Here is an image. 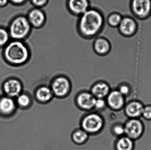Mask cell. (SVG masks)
Masks as SVG:
<instances>
[{
    "label": "cell",
    "mask_w": 151,
    "mask_h": 150,
    "mask_svg": "<svg viewBox=\"0 0 151 150\" xmlns=\"http://www.w3.org/2000/svg\"><path fill=\"white\" fill-rule=\"evenodd\" d=\"M104 16L99 10L90 8L79 17L77 29L80 36L85 39L96 38L104 26Z\"/></svg>",
    "instance_id": "1"
},
{
    "label": "cell",
    "mask_w": 151,
    "mask_h": 150,
    "mask_svg": "<svg viewBox=\"0 0 151 150\" xmlns=\"http://www.w3.org/2000/svg\"><path fill=\"white\" fill-rule=\"evenodd\" d=\"M4 56L8 62L15 65L26 63L30 57V52L27 46L19 41H12L4 50Z\"/></svg>",
    "instance_id": "2"
},
{
    "label": "cell",
    "mask_w": 151,
    "mask_h": 150,
    "mask_svg": "<svg viewBox=\"0 0 151 150\" xmlns=\"http://www.w3.org/2000/svg\"><path fill=\"white\" fill-rule=\"evenodd\" d=\"M32 28L27 17L19 16L12 22L10 26V35L15 39H23L29 35Z\"/></svg>",
    "instance_id": "3"
},
{
    "label": "cell",
    "mask_w": 151,
    "mask_h": 150,
    "mask_svg": "<svg viewBox=\"0 0 151 150\" xmlns=\"http://www.w3.org/2000/svg\"><path fill=\"white\" fill-rule=\"evenodd\" d=\"M104 122L101 115L92 113L83 118L81 122V129L88 134H96L100 132L104 127Z\"/></svg>",
    "instance_id": "4"
},
{
    "label": "cell",
    "mask_w": 151,
    "mask_h": 150,
    "mask_svg": "<svg viewBox=\"0 0 151 150\" xmlns=\"http://www.w3.org/2000/svg\"><path fill=\"white\" fill-rule=\"evenodd\" d=\"M124 127L125 135L134 141L140 139L144 133V125L139 119H129Z\"/></svg>",
    "instance_id": "5"
},
{
    "label": "cell",
    "mask_w": 151,
    "mask_h": 150,
    "mask_svg": "<svg viewBox=\"0 0 151 150\" xmlns=\"http://www.w3.org/2000/svg\"><path fill=\"white\" fill-rule=\"evenodd\" d=\"M130 9L136 17L146 19L151 15V0H131Z\"/></svg>",
    "instance_id": "6"
},
{
    "label": "cell",
    "mask_w": 151,
    "mask_h": 150,
    "mask_svg": "<svg viewBox=\"0 0 151 150\" xmlns=\"http://www.w3.org/2000/svg\"><path fill=\"white\" fill-rule=\"evenodd\" d=\"M50 88L54 96L59 98L64 97L70 91V82L67 77L60 76L54 79Z\"/></svg>",
    "instance_id": "7"
},
{
    "label": "cell",
    "mask_w": 151,
    "mask_h": 150,
    "mask_svg": "<svg viewBox=\"0 0 151 150\" xmlns=\"http://www.w3.org/2000/svg\"><path fill=\"white\" fill-rule=\"evenodd\" d=\"M118 28L121 35L126 37H130L136 33L138 25L133 18L130 16L123 17Z\"/></svg>",
    "instance_id": "8"
},
{
    "label": "cell",
    "mask_w": 151,
    "mask_h": 150,
    "mask_svg": "<svg viewBox=\"0 0 151 150\" xmlns=\"http://www.w3.org/2000/svg\"><path fill=\"white\" fill-rule=\"evenodd\" d=\"M27 18L32 27L36 29L43 27L47 21L45 12L42 9L35 7L30 11Z\"/></svg>",
    "instance_id": "9"
},
{
    "label": "cell",
    "mask_w": 151,
    "mask_h": 150,
    "mask_svg": "<svg viewBox=\"0 0 151 150\" xmlns=\"http://www.w3.org/2000/svg\"><path fill=\"white\" fill-rule=\"evenodd\" d=\"M106 98V105L114 111L123 109L126 105V97L117 90L110 92Z\"/></svg>",
    "instance_id": "10"
},
{
    "label": "cell",
    "mask_w": 151,
    "mask_h": 150,
    "mask_svg": "<svg viewBox=\"0 0 151 150\" xmlns=\"http://www.w3.org/2000/svg\"><path fill=\"white\" fill-rule=\"evenodd\" d=\"M66 6L71 14L78 17L91 8L89 0H67Z\"/></svg>",
    "instance_id": "11"
},
{
    "label": "cell",
    "mask_w": 151,
    "mask_h": 150,
    "mask_svg": "<svg viewBox=\"0 0 151 150\" xmlns=\"http://www.w3.org/2000/svg\"><path fill=\"white\" fill-rule=\"evenodd\" d=\"M144 105L137 100H133L126 104L124 112L129 119H139L142 117Z\"/></svg>",
    "instance_id": "12"
},
{
    "label": "cell",
    "mask_w": 151,
    "mask_h": 150,
    "mask_svg": "<svg viewBox=\"0 0 151 150\" xmlns=\"http://www.w3.org/2000/svg\"><path fill=\"white\" fill-rule=\"evenodd\" d=\"M96 99L91 92H83L76 97V103L81 109L89 111L95 108Z\"/></svg>",
    "instance_id": "13"
},
{
    "label": "cell",
    "mask_w": 151,
    "mask_h": 150,
    "mask_svg": "<svg viewBox=\"0 0 151 150\" xmlns=\"http://www.w3.org/2000/svg\"><path fill=\"white\" fill-rule=\"evenodd\" d=\"M93 48L96 54L100 56H104L110 53L111 49V45L106 38L97 37L93 42Z\"/></svg>",
    "instance_id": "14"
},
{
    "label": "cell",
    "mask_w": 151,
    "mask_h": 150,
    "mask_svg": "<svg viewBox=\"0 0 151 150\" xmlns=\"http://www.w3.org/2000/svg\"><path fill=\"white\" fill-rule=\"evenodd\" d=\"M3 88L7 96L13 98L17 97L21 94L23 87L19 81L17 79H12L4 82Z\"/></svg>",
    "instance_id": "15"
},
{
    "label": "cell",
    "mask_w": 151,
    "mask_h": 150,
    "mask_svg": "<svg viewBox=\"0 0 151 150\" xmlns=\"http://www.w3.org/2000/svg\"><path fill=\"white\" fill-rule=\"evenodd\" d=\"M110 87L106 83L100 82L93 85L91 93L96 99H104L110 93Z\"/></svg>",
    "instance_id": "16"
},
{
    "label": "cell",
    "mask_w": 151,
    "mask_h": 150,
    "mask_svg": "<svg viewBox=\"0 0 151 150\" xmlns=\"http://www.w3.org/2000/svg\"><path fill=\"white\" fill-rule=\"evenodd\" d=\"M16 108V103L12 98L6 96L0 99V113L2 114H11L14 112Z\"/></svg>",
    "instance_id": "17"
},
{
    "label": "cell",
    "mask_w": 151,
    "mask_h": 150,
    "mask_svg": "<svg viewBox=\"0 0 151 150\" xmlns=\"http://www.w3.org/2000/svg\"><path fill=\"white\" fill-rule=\"evenodd\" d=\"M36 99L40 103H47L53 98L54 94L51 88L46 86H42L37 89L35 93Z\"/></svg>",
    "instance_id": "18"
},
{
    "label": "cell",
    "mask_w": 151,
    "mask_h": 150,
    "mask_svg": "<svg viewBox=\"0 0 151 150\" xmlns=\"http://www.w3.org/2000/svg\"><path fill=\"white\" fill-rule=\"evenodd\" d=\"M134 141L126 135L119 137L115 143V150H134Z\"/></svg>",
    "instance_id": "19"
},
{
    "label": "cell",
    "mask_w": 151,
    "mask_h": 150,
    "mask_svg": "<svg viewBox=\"0 0 151 150\" xmlns=\"http://www.w3.org/2000/svg\"><path fill=\"white\" fill-rule=\"evenodd\" d=\"M88 138V134L82 129L75 130L72 134L73 141L79 145L85 143Z\"/></svg>",
    "instance_id": "20"
},
{
    "label": "cell",
    "mask_w": 151,
    "mask_h": 150,
    "mask_svg": "<svg viewBox=\"0 0 151 150\" xmlns=\"http://www.w3.org/2000/svg\"><path fill=\"white\" fill-rule=\"evenodd\" d=\"M122 18L123 17L119 13L117 12H112L107 16L106 22L111 27L118 28L122 20Z\"/></svg>",
    "instance_id": "21"
},
{
    "label": "cell",
    "mask_w": 151,
    "mask_h": 150,
    "mask_svg": "<svg viewBox=\"0 0 151 150\" xmlns=\"http://www.w3.org/2000/svg\"><path fill=\"white\" fill-rule=\"evenodd\" d=\"M17 102L19 106L22 107H26L30 105L31 100L28 95L20 94L17 97Z\"/></svg>",
    "instance_id": "22"
},
{
    "label": "cell",
    "mask_w": 151,
    "mask_h": 150,
    "mask_svg": "<svg viewBox=\"0 0 151 150\" xmlns=\"http://www.w3.org/2000/svg\"><path fill=\"white\" fill-rule=\"evenodd\" d=\"M112 132L114 135L119 137L125 135L124 125L117 124L114 125L112 128Z\"/></svg>",
    "instance_id": "23"
},
{
    "label": "cell",
    "mask_w": 151,
    "mask_h": 150,
    "mask_svg": "<svg viewBox=\"0 0 151 150\" xmlns=\"http://www.w3.org/2000/svg\"><path fill=\"white\" fill-rule=\"evenodd\" d=\"M117 90L125 97L129 95L131 92V87L127 84H122Z\"/></svg>",
    "instance_id": "24"
},
{
    "label": "cell",
    "mask_w": 151,
    "mask_h": 150,
    "mask_svg": "<svg viewBox=\"0 0 151 150\" xmlns=\"http://www.w3.org/2000/svg\"><path fill=\"white\" fill-rule=\"evenodd\" d=\"M9 39L8 32L3 28H0V46L5 45Z\"/></svg>",
    "instance_id": "25"
},
{
    "label": "cell",
    "mask_w": 151,
    "mask_h": 150,
    "mask_svg": "<svg viewBox=\"0 0 151 150\" xmlns=\"http://www.w3.org/2000/svg\"><path fill=\"white\" fill-rule=\"evenodd\" d=\"M142 117L146 120L151 121V105H144Z\"/></svg>",
    "instance_id": "26"
},
{
    "label": "cell",
    "mask_w": 151,
    "mask_h": 150,
    "mask_svg": "<svg viewBox=\"0 0 151 150\" xmlns=\"http://www.w3.org/2000/svg\"><path fill=\"white\" fill-rule=\"evenodd\" d=\"M49 0H30L32 4L35 8H42L45 7L48 3Z\"/></svg>",
    "instance_id": "27"
},
{
    "label": "cell",
    "mask_w": 151,
    "mask_h": 150,
    "mask_svg": "<svg viewBox=\"0 0 151 150\" xmlns=\"http://www.w3.org/2000/svg\"><path fill=\"white\" fill-rule=\"evenodd\" d=\"M106 105V101L104 99H96L95 103V108L98 110H102L105 107Z\"/></svg>",
    "instance_id": "28"
},
{
    "label": "cell",
    "mask_w": 151,
    "mask_h": 150,
    "mask_svg": "<svg viewBox=\"0 0 151 150\" xmlns=\"http://www.w3.org/2000/svg\"><path fill=\"white\" fill-rule=\"evenodd\" d=\"M10 1L16 4H21L24 2L26 0H10Z\"/></svg>",
    "instance_id": "29"
},
{
    "label": "cell",
    "mask_w": 151,
    "mask_h": 150,
    "mask_svg": "<svg viewBox=\"0 0 151 150\" xmlns=\"http://www.w3.org/2000/svg\"><path fill=\"white\" fill-rule=\"evenodd\" d=\"M8 1L9 0H0V5L2 6L5 5L8 2Z\"/></svg>",
    "instance_id": "30"
}]
</instances>
